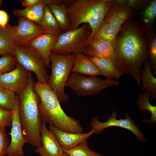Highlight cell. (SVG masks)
Returning <instances> with one entry per match:
<instances>
[{"label":"cell","mask_w":156,"mask_h":156,"mask_svg":"<svg viewBox=\"0 0 156 156\" xmlns=\"http://www.w3.org/2000/svg\"><path fill=\"white\" fill-rule=\"evenodd\" d=\"M140 19L130 18L121 26L113 45L112 60L122 74L133 77L138 86L142 66L150 57L148 27Z\"/></svg>","instance_id":"cell-1"},{"label":"cell","mask_w":156,"mask_h":156,"mask_svg":"<svg viewBox=\"0 0 156 156\" xmlns=\"http://www.w3.org/2000/svg\"><path fill=\"white\" fill-rule=\"evenodd\" d=\"M34 89L39 97L38 110L42 122L64 131L83 133L79 122L65 113L56 95L47 83L35 82Z\"/></svg>","instance_id":"cell-2"},{"label":"cell","mask_w":156,"mask_h":156,"mask_svg":"<svg viewBox=\"0 0 156 156\" xmlns=\"http://www.w3.org/2000/svg\"><path fill=\"white\" fill-rule=\"evenodd\" d=\"M35 82L29 72L28 84L18 96V115L23 136L28 144L38 148L42 146L40 129L42 122L38 110L39 97L34 89Z\"/></svg>","instance_id":"cell-3"},{"label":"cell","mask_w":156,"mask_h":156,"mask_svg":"<svg viewBox=\"0 0 156 156\" xmlns=\"http://www.w3.org/2000/svg\"><path fill=\"white\" fill-rule=\"evenodd\" d=\"M114 0H77L67 8L70 29L79 27L82 24H88L92 33L87 44L103 21Z\"/></svg>","instance_id":"cell-4"},{"label":"cell","mask_w":156,"mask_h":156,"mask_svg":"<svg viewBox=\"0 0 156 156\" xmlns=\"http://www.w3.org/2000/svg\"><path fill=\"white\" fill-rule=\"evenodd\" d=\"M75 56L73 54L66 55L53 52L51 53V73L47 84L55 93L60 103L68 99L64 88L72 73Z\"/></svg>","instance_id":"cell-5"},{"label":"cell","mask_w":156,"mask_h":156,"mask_svg":"<svg viewBox=\"0 0 156 156\" xmlns=\"http://www.w3.org/2000/svg\"><path fill=\"white\" fill-rule=\"evenodd\" d=\"M92 33L87 24L74 29L61 33L51 52L63 55L82 53L86 48Z\"/></svg>","instance_id":"cell-6"},{"label":"cell","mask_w":156,"mask_h":156,"mask_svg":"<svg viewBox=\"0 0 156 156\" xmlns=\"http://www.w3.org/2000/svg\"><path fill=\"white\" fill-rule=\"evenodd\" d=\"M118 82L112 79H103L97 76L86 77L72 73L69 76L66 86L70 88L79 96H91L109 87L118 86Z\"/></svg>","instance_id":"cell-7"},{"label":"cell","mask_w":156,"mask_h":156,"mask_svg":"<svg viewBox=\"0 0 156 156\" xmlns=\"http://www.w3.org/2000/svg\"><path fill=\"white\" fill-rule=\"evenodd\" d=\"M14 55L17 63L36 75L37 81L47 83L49 75L47 67L39 53L29 44L16 45Z\"/></svg>","instance_id":"cell-8"},{"label":"cell","mask_w":156,"mask_h":156,"mask_svg":"<svg viewBox=\"0 0 156 156\" xmlns=\"http://www.w3.org/2000/svg\"><path fill=\"white\" fill-rule=\"evenodd\" d=\"M117 113L113 111L111 115L107 119V121L102 122L99 121L97 117L92 118L90 126L95 130V133H101L108 127L116 126L127 129L135 135L137 140L142 142H145L146 139L143 133L139 130L138 127L134 123L130 115L127 113L125 114V119H117Z\"/></svg>","instance_id":"cell-9"},{"label":"cell","mask_w":156,"mask_h":156,"mask_svg":"<svg viewBox=\"0 0 156 156\" xmlns=\"http://www.w3.org/2000/svg\"><path fill=\"white\" fill-rule=\"evenodd\" d=\"M18 17V25L12 26L16 45L28 44L31 41L38 36L47 34L38 24L23 17Z\"/></svg>","instance_id":"cell-10"},{"label":"cell","mask_w":156,"mask_h":156,"mask_svg":"<svg viewBox=\"0 0 156 156\" xmlns=\"http://www.w3.org/2000/svg\"><path fill=\"white\" fill-rule=\"evenodd\" d=\"M19 100L17 96L12 110V120L11 132V141L6 152L7 156H24L23 146L27 140L23 136L18 115Z\"/></svg>","instance_id":"cell-11"},{"label":"cell","mask_w":156,"mask_h":156,"mask_svg":"<svg viewBox=\"0 0 156 156\" xmlns=\"http://www.w3.org/2000/svg\"><path fill=\"white\" fill-rule=\"evenodd\" d=\"M29 72L17 63L12 70L0 75V85L18 95L26 88L29 80Z\"/></svg>","instance_id":"cell-12"},{"label":"cell","mask_w":156,"mask_h":156,"mask_svg":"<svg viewBox=\"0 0 156 156\" xmlns=\"http://www.w3.org/2000/svg\"><path fill=\"white\" fill-rule=\"evenodd\" d=\"M40 133L41 146L36 148L35 152L40 156H60L64 151L56 137L42 122Z\"/></svg>","instance_id":"cell-13"},{"label":"cell","mask_w":156,"mask_h":156,"mask_svg":"<svg viewBox=\"0 0 156 156\" xmlns=\"http://www.w3.org/2000/svg\"><path fill=\"white\" fill-rule=\"evenodd\" d=\"M133 14V10L126 1L114 0L103 21L120 28L127 21L132 18Z\"/></svg>","instance_id":"cell-14"},{"label":"cell","mask_w":156,"mask_h":156,"mask_svg":"<svg viewBox=\"0 0 156 156\" xmlns=\"http://www.w3.org/2000/svg\"><path fill=\"white\" fill-rule=\"evenodd\" d=\"M59 35L43 34L33 39L29 44L39 53L47 68L50 67L51 53Z\"/></svg>","instance_id":"cell-15"},{"label":"cell","mask_w":156,"mask_h":156,"mask_svg":"<svg viewBox=\"0 0 156 156\" xmlns=\"http://www.w3.org/2000/svg\"><path fill=\"white\" fill-rule=\"evenodd\" d=\"M49 129L55 135L64 151L68 150L87 140L95 132V130L92 129L87 133H71L61 131L50 125Z\"/></svg>","instance_id":"cell-16"},{"label":"cell","mask_w":156,"mask_h":156,"mask_svg":"<svg viewBox=\"0 0 156 156\" xmlns=\"http://www.w3.org/2000/svg\"><path fill=\"white\" fill-rule=\"evenodd\" d=\"M83 54L89 57H106L112 60L113 47L110 43L101 39H93L83 51Z\"/></svg>","instance_id":"cell-17"},{"label":"cell","mask_w":156,"mask_h":156,"mask_svg":"<svg viewBox=\"0 0 156 156\" xmlns=\"http://www.w3.org/2000/svg\"><path fill=\"white\" fill-rule=\"evenodd\" d=\"M72 73L89 76L101 75L96 65L88 56L83 53L75 55Z\"/></svg>","instance_id":"cell-18"},{"label":"cell","mask_w":156,"mask_h":156,"mask_svg":"<svg viewBox=\"0 0 156 156\" xmlns=\"http://www.w3.org/2000/svg\"><path fill=\"white\" fill-rule=\"evenodd\" d=\"M88 57L96 65L101 75L106 77V79H118L122 75L111 59L106 57Z\"/></svg>","instance_id":"cell-19"},{"label":"cell","mask_w":156,"mask_h":156,"mask_svg":"<svg viewBox=\"0 0 156 156\" xmlns=\"http://www.w3.org/2000/svg\"><path fill=\"white\" fill-rule=\"evenodd\" d=\"M149 62L148 60L144 62L143 64L144 68L141 71V92H149L151 94L150 99L152 100L156 99V79L153 74Z\"/></svg>","instance_id":"cell-20"},{"label":"cell","mask_w":156,"mask_h":156,"mask_svg":"<svg viewBox=\"0 0 156 156\" xmlns=\"http://www.w3.org/2000/svg\"><path fill=\"white\" fill-rule=\"evenodd\" d=\"M45 4L43 0L32 6L23 9H15L14 14L18 17H22L30 20L39 25L43 17Z\"/></svg>","instance_id":"cell-21"},{"label":"cell","mask_w":156,"mask_h":156,"mask_svg":"<svg viewBox=\"0 0 156 156\" xmlns=\"http://www.w3.org/2000/svg\"><path fill=\"white\" fill-rule=\"evenodd\" d=\"M16 45L14 39L12 26L7 25L0 29V55L10 54L14 55Z\"/></svg>","instance_id":"cell-22"},{"label":"cell","mask_w":156,"mask_h":156,"mask_svg":"<svg viewBox=\"0 0 156 156\" xmlns=\"http://www.w3.org/2000/svg\"><path fill=\"white\" fill-rule=\"evenodd\" d=\"M49 6L58 23L61 32L70 30L71 28L66 5L51 4Z\"/></svg>","instance_id":"cell-23"},{"label":"cell","mask_w":156,"mask_h":156,"mask_svg":"<svg viewBox=\"0 0 156 156\" xmlns=\"http://www.w3.org/2000/svg\"><path fill=\"white\" fill-rule=\"evenodd\" d=\"M120 28L115 27L109 23L103 21L90 41L93 39H101L113 45Z\"/></svg>","instance_id":"cell-24"},{"label":"cell","mask_w":156,"mask_h":156,"mask_svg":"<svg viewBox=\"0 0 156 156\" xmlns=\"http://www.w3.org/2000/svg\"><path fill=\"white\" fill-rule=\"evenodd\" d=\"M151 96L150 92L144 91L139 94L137 98V104L140 111L144 112L147 110L151 114V117L149 119H145L143 121L149 124L156 122V106H153L150 103L149 99Z\"/></svg>","instance_id":"cell-25"},{"label":"cell","mask_w":156,"mask_h":156,"mask_svg":"<svg viewBox=\"0 0 156 156\" xmlns=\"http://www.w3.org/2000/svg\"><path fill=\"white\" fill-rule=\"evenodd\" d=\"M39 25L47 34L59 35L62 33L58 23L49 5L45 6L43 16Z\"/></svg>","instance_id":"cell-26"},{"label":"cell","mask_w":156,"mask_h":156,"mask_svg":"<svg viewBox=\"0 0 156 156\" xmlns=\"http://www.w3.org/2000/svg\"><path fill=\"white\" fill-rule=\"evenodd\" d=\"M88 144L87 140H85L64 152L70 156H103L99 153L90 149Z\"/></svg>","instance_id":"cell-27"},{"label":"cell","mask_w":156,"mask_h":156,"mask_svg":"<svg viewBox=\"0 0 156 156\" xmlns=\"http://www.w3.org/2000/svg\"><path fill=\"white\" fill-rule=\"evenodd\" d=\"M17 96L12 91L4 88L0 90V108L12 111Z\"/></svg>","instance_id":"cell-28"},{"label":"cell","mask_w":156,"mask_h":156,"mask_svg":"<svg viewBox=\"0 0 156 156\" xmlns=\"http://www.w3.org/2000/svg\"><path fill=\"white\" fill-rule=\"evenodd\" d=\"M150 49L149 64L152 71L156 74V35L152 29L148 27Z\"/></svg>","instance_id":"cell-29"},{"label":"cell","mask_w":156,"mask_h":156,"mask_svg":"<svg viewBox=\"0 0 156 156\" xmlns=\"http://www.w3.org/2000/svg\"><path fill=\"white\" fill-rule=\"evenodd\" d=\"M17 61L15 57L10 54H5L0 57V75L10 72L15 67Z\"/></svg>","instance_id":"cell-30"},{"label":"cell","mask_w":156,"mask_h":156,"mask_svg":"<svg viewBox=\"0 0 156 156\" xmlns=\"http://www.w3.org/2000/svg\"><path fill=\"white\" fill-rule=\"evenodd\" d=\"M142 19L147 25H152L156 16V0L152 1L143 13Z\"/></svg>","instance_id":"cell-31"},{"label":"cell","mask_w":156,"mask_h":156,"mask_svg":"<svg viewBox=\"0 0 156 156\" xmlns=\"http://www.w3.org/2000/svg\"><path fill=\"white\" fill-rule=\"evenodd\" d=\"M10 142L8 137L5 127H0V156L5 155L6 150Z\"/></svg>","instance_id":"cell-32"},{"label":"cell","mask_w":156,"mask_h":156,"mask_svg":"<svg viewBox=\"0 0 156 156\" xmlns=\"http://www.w3.org/2000/svg\"><path fill=\"white\" fill-rule=\"evenodd\" d=\"M12 120V111L6 110L0 108V127H11Z\"/></svg>","instance_id":"cell-33"},{"label":"cell","mask_w":156,"mask_h":156,"mask_svg":"<svg viewBox=\"0 0 156 156\" xmlns=\"http://www.w3.org/2000/svg\"><path fill=\"white\" fill-rule=\"evenodd\" d=\"M8 16L7 12L4 10H0V27L5 28L7 25Z\"/></svg>","instance_id":"cell-34"},{"label":"cell","mask_w":156,"mask_h":156,"mask_svg":"<svg viewBox=\"0 0 156 156\" xmlns=\"http://www.w3.org/2000/svg\"><path fill=\"white\" fill-rule=\"evenodd\" d=\"M60 156H70L68 154L64 152Z\"/></svg>","instance_id":"cell-35"},{"label":"cell","mask_w":156,"mask_h":156,"mask_svg":"<svg viewBox=\"0 0 156 156\" xmlns=\"http://www.w3.org/2000/svg\"><path fill=\"white\" fill-rule=\"evenodd\" d=\"M4 88L3 87L0 85V90H2Z\"/></svg>","instance_id":"cell-36"},{"label":"cell","mask_w":156,"mask_h":156,"mask_svg":"<svg viewBox=\"0 0 156 156\" xmlns=\"http://www.w3.org/2000/svg\"><path fill=\"white\" fill-rule=\"evenodd\" d=\"M2 2V0H0V7H1Z\"/></svg>","instance_id":"cell-37"},{"label":"cell","mask_w":156,"mask_h":156,"mask_svg":"<svg viewBox=\"0 0 156 156\" xmlns=\"http://www.w3.org/2000/svg\"><path fill=\"white\" fill-rule=\"evenodd\" d=\"M1 28V27H0V29Z\"/></svg>","instance_id":"cell-38"},{"label":"cell","mask_w":156,"mask_h":156,"mask_svg":"<svg viewBox=\"0 0 156 156\" xmlns=\"http://www.w3.org/2000/svg\"></svg>","instance_id":"cell-39"}]
</instances>
